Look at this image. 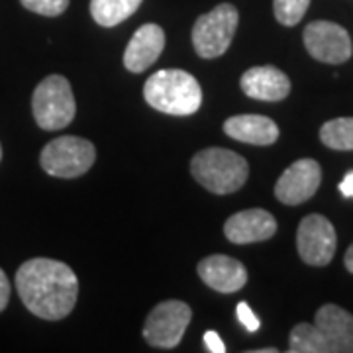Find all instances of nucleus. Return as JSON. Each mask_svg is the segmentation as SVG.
Listing matches in <instances>:
<instances>
[{
    "mask_svg": "<svg viewBox=\"0 0 353 353\" xmlns=\"http://www.w3.org/2000/svg\"><path fill=\"white\" fill-rule=\"evenodd\" d=\"M16 289L32 314L43 320H61L75 308L79 281L69 265L36 257L16 271Z\"/></svg>",
    "mask_w": 353,
    "mask_h": 353,
    "instance_id": "1",
    "label": "nucleus"
},
{
    "mask_svg": "<svg viewBox=\"0 0 353 353\" xmlns=\"http://www.w3.org/2000/svg\"><path fill=\"white\" fill-rule=\"evenodd\" d=\"M145 102L163 114L190 116L202 104V88L194 77L183 69H161L143 85Z\"/></svg>",
    "mask_w": 353,
    "mask_h": 353,
    "instance_id": "2",
    "label": "nucleus"
},
{
    "mask_svg": "<svg viewBox=\"0 0 353 353\" xmlns=\"http://www.w3.org/2000/svg\"><path fill=\"white\" fill-rule=\"evenodd\" d=\"M190 173L210 192L230 194L245 185L250 165L240 153L224 148H208L192 157Z\"/></svg>",
    "mask_w": 353,
    "mask_h": 353,
    "instance_id": "3",
    "label": "nucleus"
},
{
    "mask_svg": "<svg viewBox=\"0 0 353 353\" xmlns=\"http://www.w3.org/2000/svg\"><path fill=\"white\" fill-rule=\"evenodd\" d=\"M34 118L41 130H61L75 120L77 102L69 81L61 75L46 77L32 97Z\"/></svg>",
    "mask_w": 353,
    "mask_h": 353,
    "instance_id": "4",
    "label": "nucleus"
},
{
    "mask_svg": "<svg viewBox=\"0 0 353 353\" xmlns=\"http://www.w3.org/2000/svg\"><path fill=\"white\" fill-rule=\"evenodd\" d=\"M240 14L234 4H218L214 10L202 14L192 28V46L202 59L224 55L236 36Z\"/></svg>",
    "mask_w": 353,
    "mask_h": 353,
    "instance_id": "5",
    "label": "nucleus"
},
{
    "mask_svg": "<svg viewBox=\"0 0 353 353\" xmlns=\"http://www.w3.org/2000/svg\"><path fill=\"white\" fill-rule=\"evenodd\" d=\"M97 159L94 145L85 138L63 136L51 139L41 150L39 163L41 169L51 176L75 179L87 173Z\"/></svg>",
    "mask_w": 353,
    "mask_h": 353,
    "instance_id": "6",
    "label": "nucleus"
},
{
    "mask_svg": "<svg viewBox=\"0 0 353 353\" xmlns=\"http://www.w3.org/2000/svg\"><path fill=\"white\" fill-rule=\"evenodd\" d=\"M190 320H192V310L187 303L183 301L159 303L145 320L143 338L153 347L173 350L183 340Z\"/></svg>",
    "mask_w": 353,
    "mask_h": 353,
    "instance_id": "7",
    "label": "nucleus"
},
{
    "mask_svg": "<svg viewBox=\"0 0 353 353\" xmlns=\"http://www.w3.org/2000/svg\"><path fill=\"white\" fill-rule=\"evenodd\" d=\"M336 230L326 216L308 214L296 230V248L304 263L326 267L336 253Z\"/></svg>",
    "mask_w": 353,
    "mask_h": 353,
    "instance_id": "8",
    "label": "nucleus"
},
{
    "mask_svg": "<svg viewBox=\"0 0 353 353\" xmlns=\"http://www.w3.org/2000/svg\"><path fill=\"white\" fill-rule=\"evenodd\" d=\"M306 51L322 63H345L352 57V38L345 28L328 20H316L304 28Z\"/></svg>",
    "mask_w": 353,
    "mask_h": 353,
    "instance_id": "9",
    "label": "nucleus"
},
{
    "mask_svg": "<svg viewBox=\"0 0 353 353\" xmlns=\"http://www.w3.org/2000/svg\"><path fill=\"white\" fill-rule=\"evenodd\" d=\"M322 183V169L314 159H299L285 169L275 185V196L283 204L296 206L312 199Z\"/></svg>",
    "mask_w": 353,
    "mask_h": 353,
    "instance_id": "10",
    "label": "nucleus"
},
{
    "mask_svg": "<svg viewBox=\"0 0 353 353\" xmlns=\"http://www.w3.org/2000/svg\"><path fill=\"white\" fill-rule=\"evenodd\" d=\"M275 232H277V220L263 208L241 210L238 214L230 216L224 224V236L238 245L269 240L275 236Z\"/></svg>",
    "mask_w": 353,
    "mask_h": 353,
    "instance_id": "11",
    "label": "nucleus"
},
{
    "mask_svg": "<svg viewBox=\"0 0 353 353\" xmlns=\"http://www.w3.org/2000/svg\"><path fill=\"white\" fill-rule=\"evenodd\" d=\"M199 277L210 287L222 294H232L245 287L248 283V271L245 267L228 255H208L204 257L199 267Z\"/></svg>",
    "mask_w": 353,
    "mask_h": 353,
    "instance_id": "12",
    "label": "nucleus"
},
{
    "mask_svg": "<svg viewBox=\"0 0 353 353\" xmlns=\"http://www.w3.org/2000/svg\"><path fill=\"white\" fill-rule=\"evenodd\" d=\"M241 90L255 101L279 102L290 92V81L281 69L273 65H259L248 69L240 81Z\"/></svg>",
    "mask_w": 353,
    "mask_h": 353,
    "instance_id": "13",
    "label": "nucleus"
},
{
    "mask_svg": "<svg viewBox=\"0 0 353 353\" xmlns=\"http://www.w3.org/2000/svg\"><path fill=\"white\" fill-rule=\"evenodd\" d=\"M165 48V32L157 24H145L136 30L124 51V67L132 73L150 69Z\"/></svg>",
    "mask_w": 353,
    "mask_h": 353,
    "instance_id": "14",
    "label": "nucleus"
},
{
    "mask_svg": "<svg viewBox=\"0 0 353 353\" xmlns=\"http://www.w3.org/2000/svg\"><path fill=\"white\" fill-rule=\"evenodd\" d=\"M332 353H353V314L338 304H324L314 320Z\"/></svg>",
    "mask_w": 353,
    "mask_h": 353,
    "instance_id": "15",
    "label": "nucleus"
},
{
    "mask_svg": "<svg viewBox=\"0 0 353 353\" xmlns=\"http://www.w3.org/2000/svg\"><path fill=\"white\" fill-rule=\"evenodd\" d=\"M224 132L232 139L253 145H271L279 139V126L267 116L240 114L224 122Z\"/></svg>",
    "mask_w": 353,
    "mask_h": 353,
    "instance_id": "16",
    "label": "nucleus"
},
{
    "mask_svg": "<svg viewBox=\"0 0 353 353\" xmlns=\"http://www.w3.org/2000/svg\"><path fill=\"white\" fill-rule=\"evenodd\" d=\"M143 0H90V16L102 28H114L128 20Z\"/></svg>",
    "mask_w": 353,
    "mask_h": 353,
    "instance_id": "17",
    "label": "nucleus"
},
{
    "mask_svg": "<svg viewBox=\"0 0 353 353\" xmlns=\"http://www.w3.org/2000/svg\"><path fill=\"white\" fill-rule=\"evenodd\" d=\"M290 353H332L328 341L324 340L322 332L316 328V324H296L290 330L289 338Z\"/></svg>",
    "mask_w": 353,
    "mask_h": 353,
    "instance_id": "18",
    "label": "nucleus"
},
{
    "mask_svg": "<svg viewBox=\"0 0 353 353\" xmlns=\"http://www.w3.org/2000/svg\"><path fill=\"white\" fill-rule=\"evenodd\" d=\"M322 143L336 152L353 150V118H336L320 128Z\"/></svg>",
    "mask_w": 353,
    "mask_h": 353,
    "instance_id": "19",
    "label": "nucleus"
},
{
    "mask_svg": "<svg viewBox=\"0 0 353 353\" xmlns=\"http://www.w3.org/2000/svg\"><path fill=\"white\" fill-rule=\"evenodd\" d=\"M310 6V0H273L275 18L283 26H296Z\"/></svg>",
    "mask_w": 353,
    "mask_h": 353,
    "instance_id": "20",
    "label": "nucleus"
},
{
    "mask_svg": "<svg viewBox=\"0 0 353 353\" xmlns=\"http://www.w3.org/2000/svg\"><path fill=\"white\" fill-rule=\"evenodd\" d=\"M22 6L30 12L41 14V16H61L69 6V0H20Z\"/></svg>",
    "mask_w": 353,
    "mask_h": 353,
    "instance_id": "21",
    "label": "nucleus"
},
{
    "mask_svg": "<svg viewBox=\"0 0 353 353\" xmlns=\"http://www.w3.org/2000/svg\"><path fill=\"white\" fill-rule=\"evenodd\" d=\"M236 314H238V320H240L241 324H243V328L248 330V332H257L259 326H261V322H259V318L255 316L252 308H250V304L248 303H240L238 304V308H236Z\"/></svg>",
    "mask_w": 353,
    "mask_h": 353,
    "instance_id": "22",
    "label": "nucleus"
},
{
    "mask_svg": "<svg viewBox=\"0 0 353 353\" xmlns=\"http://www.w3.org/2000/svg\"><path fill=\"white\" fill-rule=\"evenodd\" d=\"M204 345L210 353H226V343L216 334L214 330H208L204 334Z\"/></svg>",
    "mask_w": 353,
    "mask_h": 353,
    "instance_id": "23",
    "label": "nucleus"
},
{
    "mask_svg": "<svg viewBox=\"0 0 353 353\" xmlns=\"http://www.w3.org/2000/svg\"><path fill=\"white\" fill-rule=\"evenodd\" d=\"M8 301H10V281L0 269V312L8 306Z\"/></svg>",
    "mask_w": 353,
    "mask_h": 353,
    "instance_id": "24",
    "label": "nucleus"
},
{
    "mask_svg": "<svg viewBox=\"0 0 353 353\" xmlns=\"http://www.w3.org/2000/svg\"><path fill=\"white\" fill-rule=\"evenodd\" d=\"M340 192L345 196V199H353V171H350L347 175L341 179L340 183Z\"/></svg>",
    "mask_w": 353,
    "mask_h": 353,
    "instance_id": "25",
    "label": "nucleus"
},
{
    "mask_svg": "<svg viewBox=\"0 0 353 353\" xmlns=\"http://www.w3.org/2000/svg\"><path fill=\"white\" fill-rule=\"evenodd\" d=\"M343 263H345V269H347L350 273H353V243L347 248V252H345Z\"/></svg>",
    "mask_w": 353,
    "mask_h": 353,
    "instance_id": "26",
    "label": "nucleus"
},
{
    "mask_svg": "<svg viewBox=\"0 0 353 353\" xmlns=\"http://www.w3.org/2000/svg\"><path fill=\"white\" fill-rule=\"evenodd\" d=\"M253 353H277V350L275 347H267V350H255Z\"/></svg>",
    "mask_w": 353,
    "mask_h": 353,
    "instance_id": "27",
    "label": "nucleus"
},
{
    "mask_svg": "<svg viewBox=\"0 0 353 353\" xmlns=\"http://www.w3.org/2000/svg\"><path fill=\"white\" fill-rule=\"evenodd\" d=\"M0 159H2V145H0Z\"/></svg>",
    "mask_w": 353,
    "mask_h": 353,
    "instance_id": "28",
    "label": "nucleus"
}]
</instances>
